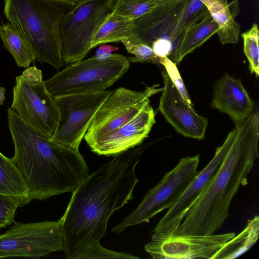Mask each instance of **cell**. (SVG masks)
<instances>
[{
    "mask_svg": "<svg viewBox=\"0 0 259 259\" xmlns=\"http://www.w3.org/2000/svg\"><path fill=\"white\" fill-rule=\"evenodd\" d=\"M77 4L68 0H4V13L26 40L35 62L58 70L64 65L61 24Z\"/></svg>",
    "mask_w": 259,
    "mask_h": 259,
    "instance_id": "4",
    "label": "cell"
},
{
    "mask_svg": "<svg viewBox=\"0 0 259 259\" xmlns=\"http://www.w3.org/2000/svg\"><path fill=\"white\" fill-rule=\"evenodd\" d=\"M133 26V20L109 16L94 36L92 48L99 45L128 39L132 36Z\"/></svg>",
    "mask_w": 259,
    "mask_h": 259,
    "instance_id": "23",
    "label": "cell"
},
{
    "mask_svg": "<svg viewBox=\"0 0 259 259\" xmlns=\"http://www.w3.org/2000/svg\"><path fill=\"white\" fill-rule=\"evenodd\" d=\"M30 202L26 199L0 194V229L13 224L18 207Z\"/></svg>",
    "mask_w": 259,
    "mask_h": 259,
    "instance_id": "27",
    "label": "cell"
},
{
    "mask_svg": "<svg viewBox=\"0 0 259 259\" xmlns=\"http://www.w3.org/2000/svg\"><path fill=\"white\" fill-rule=\"evenodd\" d=\"M118 50V48L110 45H103L98 48L95 53V57L99 60H104L108 58L111 53Z\"/></svg>",
    "mask_w": 259,
    "mask_h": 259,
    "instance_id": "29",
    "label": "cell"
},
{
    "mask_svg": "<svg viewBox=\"0 0 259 259\" xmlns=\"http://www.w3.org/2000/svg\"><path fill=\"white\" fill-rule=\"evenodd\" d=\"M155 116L148 104L130 121L90 147L99 155L115 156L141 145L156 122Z\"/></svg>",
    "mask_w": 259,
    "mask_h": 259,
    "instance_id": "16",
    "label": "cell"
},
{
    "mask_svg": "<svg viewBox=\"0 0 259 259\" xmlns=\"http://www.w3.org/2000/svg\"><path fill=\"white\" fill-rule=\"evenodd\" d=\"M162 65L182 96L189 104L193 106L183 80L176 66V64L168 57H165Z\"/></svg>",
    "mask_w": 259,
    "mask_h": 259,
    "instance_id": "28",
    "label": "cell"
},
{
    "mask_svg": "<svg viewBox=\"0 0 259 259\" xmlns=\"http://www.w3.org/2000/svg\"><path fill=\"white\" fill-rule=\"evenodd\" d=\"M215 175L186 213L174 235H211L229 215L231 202L258 156L259 114L252 112L240 124Z\"/></svg>",
    "mask_w": 259,
    "mask_h": 259,
    "instance_id": "3",
    "label": "cell"
},
{
    "mask_svg": "<svg viewBox=\"0 0 259 259\" xmlns=\"http://www.w3.org/2000/svg\"><path fill=\"white\" fill-rule=\"evenodd\" d=\"M186 0H171L158 4L133 20V44L141 43L153 49L158 56L170 58L179 45L177 29Z\"/></svg>",
    "mask_w": 259,
    "mask_h": 259,
    "instance_id": "10",
    "label": "cell"
},
{
    "mask_svg": "<svg viewBox=\"0 0 259 259\" xmlns=\"http://www.w3.org/2000/svg\"><path fill=\"white\" fill-rule=\"evenodd\" d=\"M199 159V154L181 158L174 168L149 190L137 207L112 231L119 233L130 226L148 223L154 216L172 206L198 174Z\"/></svg>",
    "mask_w": 259,
    "mask_h": 259,
    "instance_id": "7",
    "label": "cell"
},
{
    "mask_svg": "<svg viewBox=\"0 0 259 259\" xmlns=\"http://www.w3.org/2000/svg\"><path fill=\"white\" fill-rule=\"evenodd\" d=\"M153 1L156 2L158 3H162L166 2H168V1H169L171 0H153Z\"/></svg>",
    "mask_w": 259,
    "mask_h": 259,
    "instance_id": "31",
    "label": "cell"
},
{
    "mask_svg": "<svg viewBox=\"0 0 259 259\" xmlns=\"http://www.w3.org/2000/svg\"><path fill=\"white\" fill-rule=\"evenodd\" d=\"M164 82L158 109L175 130L186 137L202 140L208 125L206 117L200 115L182 96L164 68Z\"/></svg>",
    "mask_w": 259,
    "mask_h": 259,
    "instance_id": "15",
    "label": "cell"
},
{
    "mask_svg": "<svg viewBox=\"0 0 259 259\" xmlns=\"http://www.w3.org/2000/svg\"><path fill=\"white\" fill-rule=\"evenodd\" d=\"M147 143L115 155L98 170L86 176L72 195L60 219L67 259H136L130 254L103 247L100 239L107 233L113 213L133 198L138 182L135 169Z\"/></svg>",
    "mask_w": 259,
    "mask_h": 259,
    "instance_id": "1",
    "label": "cell"
},
{
    "mask_svg": "<svg viewBox=\"0 0 259 259\" xmlns=\"http://www.w3.org/2000/svg\"><path fill=\"white\" fill-rule=\"evenodd\" d=\"M6 89L4 87H0V105L4 104L5 100Z\"/></svg>",
    "mask_w": 259,
    "mask_h": 259,
    "instance_id": "30",
    "label": "cell"
},
{
    "mask_svg": "<svg viewBox=\"0 0 259 259\" xmlns=\"http://www.w3.org/2000/svg\"><path fill=\"white\" fill-rule=\"evenodd\" d=\"M243 39L244 52L247 57L251 73L259 76V30L254 23L251 28L241 34Z\"/></svg>",
    "mask_w": 259,
    "mask_h": 259,
    "instance_id": "25",
    "label": "cell"
},
{
    "mask_svg": "<svg viewBox=\"0 0 259 259\" xmlns=\"http://www.w3.org/2000/svg\"><path fill=\"white\" fill-rule=\"evenodd\" d=\"M112 92L105 90L54 97L60 119L51 139L68 148L78 150L94 116Z\"/></svg>",
    "mask_w": 259,
    "mask_h": 259,
    "instance_id": "12",
    "label": "cell"
},
{
    "mask_svg": "<svg viewBox=\"0 0 259 259\" xmlns=\"http://www.w3.org/2000/svg\"><path fill=\"white\" fill-rule=\"evenodd\" d=\"M259 236V217L257 215L247 221L245 228L237 236L227 241L212 259H233L249 250Z\"/></svg>",
    "mask_w": 259,
    "mask_h": 259,
    "instance_id": "21",
    "label": "cell"
},
{
    "mask_svg": "<svg viewBox=\"0 0 259 259\" xmlns=\"http://www.w3.org/2000/svg\"><path fill=\"white\" fill-rule=\"evenodd\" d=\"M8 127L14 146L12 158L23 175L32 199L44 200L73 192L88 175L78 150L60 145L8 109Z\"/></svg>",
    "mask_w": 259,
    "mask_h": 259,
    "instance_id": "2",
    "label": "cell"
},
{
    "mask_svg": "<svg viewBox=\"0 0 259 259\" xmlns=\"http://www.w3.org/2000/svg\"><path fill=\"white\" fill-rule=\"evenodd\" d=\"M27 124L50 139L55 134L60 114L55 98L48 92L41 70L26 68L16 77L10 107Z\"/></svg>",
    "mask_w": 259,
    "mask_h": 259,
    "instance_id": "6",
    "label": "cell"
},
{
    "mask_svg": "<svg viewBox=\"0 0 259 259\" xmlns=\"http://www.w3.org/2000/svg\"><path fill=\"white\" fill-rule=\"evenodd\" d=\"M130 62L125 56L111 54L99 60L95 56L71 63L46 80L48 92L54 97L106 90L128 70Z\"/></svg>",
    "mask_w": 259,
    "mask_h": 259,
    "instance_id": "5",
    "label": "cell"
},
{
    "mask_svg": "<svg viewBox=\"0 0 259 259\" xmlns=\"http://www.w3.org/2000/svg\"><path fill=\"white\" fill-rule=\"evenodd\" d=\"M238 126L228 135L220 147H217L214 155L209 163L199 171L176 203L168 209L152 231L151 240L163 239L173 234L183 221L186 213L205 189L215 175L227 155L237 134Z\"/></svg>",
    "mask_w": 259,
    "mask_h": 259,
    "instance_id": "13",
    "label": "cell"
},
{
    "mask_svg": "<svg viewBox=\"0 0 259 259\" xmlns=\"http://www.w3.org/2000/svg\"><path fill=\"white\" fill-rule=\"evenodd\" d=\"M218 30L217 23L207 11L200 20L186 29L180 44L169 59L175 64H179L187 55L217 33Z\"/></svg>",
    "mask_w": 259,
    "mask_h": 259,
    "instance_id": "19",
    "label": "cell"
},
{
    "mask_svg": "<svg viewBox=\"0 0 259 259\" xmlns=\"http://www.w3.org/2000/svg\"><path fill=\"white\" fill-rule=\"evenodd\" d=\"M235 235L234 232L211 235L172 234L152 240L145 249L153 259H212L225 243Z\"/></svg>",
    "mask_w": 259,
    "mask_h": 259,
    "instance_id": "14",
    "label": "cell"
},
{
    "mask_svg": "<svg viewBox=\"0 0 259 259\" xmlns=\"http://www.w3.org/2000/svg\"><path fill=\"white\" fill-rule=\"evenodd\" d=\"M0 194L32 200L24 178L13 159L0 152Z\"/></svg>",
    "mask_w": 259,
    "mask_h": 259,
    "instance_id": "20",
    "label": "cell"
},
{
    "mask_svg": "<svg viewBox=\"0 0 259 259\" xmlns=\"http://www.w3.org/2000/svg\"><path fill=\"white\" fill-rule=\"evenodd\" d=\"M68 1H72V2H75V3H78L82 0H68Z\"/></svg>",
    "mask_w": 259,
    "mask_h": 259,
    "instance_id": "32",
    "label": "cell"
},
{
    "mask_svg": "<svg viewBox=\"0 0 259 259\" xmlns=\"http://www.w3.org/2000/svg\"><path fill=\"white\" fill-rule=\"evenodd\" d=\"M215 22L220 41L223 45L237 44L240 33V25L234 19L238 14L233 9L238 7V1L228 4L227 0H200Z\"/></svg>",
    "mask_w": 259,
    "mask_h": 259,
    "instance_id": "18",
    "label": "cell"
},
{
    "mask_svg": "<svg viewBox=\"0 0 259 259\" xmlns=\"http://www.w3.org/2000/svg\"><path fill=\"white\" fill-rule=\"evenodd\" d=\"M0 38L18 67L27 68L35 62V57L26 40L9 22L0 24Z\"/></svg>",
    "mask_w": 259,
    "mask_h": 259,
    "instance_id": "22",
    "label": "cell"
},
{
    "mask_svg": "<svg viewBox=\"0 0 259 259\" xmlns=\"http://www.w3.org/2000/svg\"><path fill=\"white\" fill-rule=\"evenodd\" d=\"M159 84L147 87L143 91L120 87L112 92L98 109L84 136L89 147L133 119L146 105L149 98L162 91Z\"/></svg>",
    "mask_w": 259,
    "mask_h": 259,
    "instance_id": "11",
    "label": "cell"
},
{
    "mask_svg": "<svg viewBox=\"0 0 259 259\" xmlns=\"http://www.w3.org/2000/svg\"><path fill=\"white\" fill-rule=\"evenodd\" d=\"M159 4L153 0H115L109 16L134 20Z\"/></svg>",
    "mask_w": 259,
    "mask_h": 259,
    "instance_id": "24",
    "label": "cell"
},
{
    "mask_svg": "<svg viewBox=\"0 0 259 259\" xmlns=\"http://www.w3.org/2000/svg\"><path fill=\"white\" fill-rule=\"evenodd\" d=\"M210 105L212 108L227 114L238 125L252 112L254 103L241 80L225 74L214 83Z\"/></svg>",
    "mask_w": 259,
    "mask_h": 259,
    "instance_id": "17",
    "label": "cell"
},
{
    "mask_svg": "<svg viewBox=\"0 0 259 259\" xmlns=\"http://www.w3.org/2000/svg\"><path fill=\"white\" fill-rule=\"evenodd\" d=\"M121 42L128 53L135 55V57H127L130 62H151L162 65L167 57L157 55L152 48L143 44H133L127 39H123Z\"/></svg>",
    "mask_w": 259,
    "mask_h": 259,
    "instance_id": "26",
    "label": "cell"
},
{
    "mask_svg": "<svg viewBox=\"0 0 259 259\" xmlns=\"http://www.w3.org/2000/svg\"><path fill=\"white\" fill-rule=\"evenodd\" d=\"M64 247L60 220L28 223L14 222L9 230L0 235V258H38L63 250Z\"/></svg>",
    "mask_w": 259,
    "mask_h": 259,
    "instance_id": "9",
    "label": "cell"
},
{
    "mask_svg": "<svg viewBox=\"0 0 259 259\" xmlns=\"http://www.w3.org/2000/svg\"><path fill=\"white\" fill-rule=\"evenodd\" d=\"M115 0H82L63 20L60 26L64 63L83 59L92 49L95 34L112 12Z\"/></svg>",
    "mask_w": 259,
    "mask_h": 259,
    "instance_id": "8",
    "label": "cell"
}]
</instances>
